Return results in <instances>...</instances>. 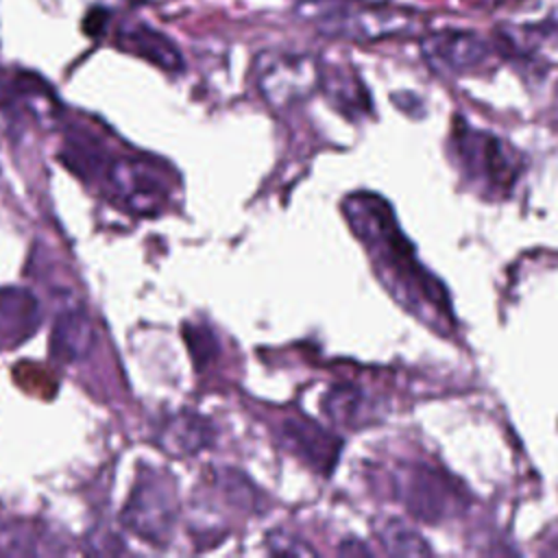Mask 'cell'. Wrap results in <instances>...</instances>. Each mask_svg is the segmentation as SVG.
Returning a JSON list of instances; mask_svg holds the SVG:
<instances>
[{"label":"cell","instance_id":"cell-3","mask_svg":"<svg viewBox=\"0 0 558 558\" xmlns=\"http://www.w3.org/2000/svg\"><path fill=\"white\" fill-rule=\"evenodd\" d=\"M320 78L323 65L312 54L266 50L255 59L257 89L275 109L307 100L320 87Z\"/></svg>","mask_w":558,"mask_h":558},{"label":"cell","instance_id":"cell-11","mask_svg":"<svg viewBox=\"0 0 558 558\" xmlns=\"http://www.w3.org/2000/svg\"><path fill=\"white\" fill-rule=\"evenodd\" d=\"M94 347V329L81 307L65 310L57 316L50 336V355L57 362H78Z\"/></svg>","mask_w":558,"mask_h":558},{"label":"cell","instance_id":"cell-4","mask_svg":"<svg viewBox=\"0 0 558 558\" xmlns=\"http://www.w3.org/2000/svg\"><path fill=\"white\" fill-rule=\"evenodd\" d=\"M105 183L111 198L135 216H155L168 201V179L146 159H111L105 168Z\"/></svg>","mask_w":558,"mask_h":558},{"label":"cell","instance_id":"cell-7","mask_svg":"<svg viewBox=\"0 0 558 558\" xmlns=\"http://www.w3.org/2000/svg\"><path fill=\"white\" fill-rule=\"evenodd\" d=\"M397 493L405 508L425 521H440L460 506L458 488L447 484V477L434 469L412 464L399 471Z\"/></svg>","mask_w":558,"mask_h":558},{"label":"cell","instance_id":"cell-10","mask_svg":"<svg viewBox=\"0 0 558 558\" xmlns=\"http://www.w3.org/2000/svg\"><path fill=\"white\" fill-rule=\"evenodd\" d=\"M286 445L299 453L310 466L316 471H329L340 451V440L327 434L323 427H318L314 421L307 416H288L283 418V429H281Z\"/></svg>","mask_w":558,"mask_h":558},{"label":"cell","instance_id":"cell-16","mask_svg":"<svg viewBox=\"0 0 558 558\" xmlns=\"http://www.w3.org/2000/svg\"><path fill=\"white\" fill-rule=\"evenodd\" d=\"M379 538H381L384 547L395 556H425L432 551L429 545L425 543V538L414 527H410L397 519H388L379 527Z\"/></svg>","mask_w":558,"mask_h":558},{"label":"cell","instance_id":"cell-18","mask_svg":"<svg viewBox=\"0 0 558 558\" xmlns=\"http://www.w3.org/2000/svg\"><path fill=\"white\" fill-rule=\"evenodd\" d=\"M183 336L187 340V347H190V353H192L196 366L203 368L216 355V340H214L211 331L205 329V327L185 325Z\"/></svg>","mask_w":558,"mask_h":558},{"label":"cell","instance_id":"cell-17","mask_svg":"<svg viewBox=\"0 0 558 558\" xmlns=\"http://www.w3.org/2000/svg\"><path fill=\"white\" fill-rule=\"evenodd\" d=\"M39 554V541L33 527L11 523L0 525V556H33Z\"/></svg>","mask_w":558,"mask_h":558},{"label":"cell","instance_id":"cell-14","mask_svg":"<svg viewBox=\"0 0 558 558\" xmlns=\"http://www.w3.org/2000/svg\"><path fill=\"white\" fill-rule=\"evenodd\" d=\"M39 320L37 299L24 288H0V325L28 333Z\"/></svg>","mask_w":558,"mask_h":558},{"label":"cell","instance_id":"cell-2","mask_svg":"<svg viewBox=\"0 0 558 558\" xmlns=\"http://www.w3.org/2000/svg\"><path fill=\"white\" fill-rule=\"evenodd\" d=\"M299 15L333 39L375 41L412 31L414 15L381 4H362L353 0H305Z\"/></svg>","mask_w":558,"mask_h":558},{"label":"cell","instance_id":"cell-6","mask_svg":"<svg viewBox=\"0 0 558 558\" xmlns=\"http://www.w3.org/2000/svg\"><path fill=\"white\" fill-rule=\"evenodd\" d=\"M460 157L471 177L493 192H508L519 177V159L499 137L464 129L458 137Z\"/></svg>","mask_w":558,"mask_h":558},{"label":"cell","instance_id":"cell-8","mask_svg":"<svg viewBox=\"0 0 558 558\" xmlns=\"http://www.w3.org/2000/svg\"><path fill=\"white\" fill-rule=\"evenodd\" d=\"M423 57L440 70L466 72L488 57V46L471 31H438L421 44Z\"/></svg>","mask_w":558,"mask_h":558},{"label":"cell","instance_id":"cell-13","mask_svg":"<svg viewBox=\"0 0 558 558\" xmlns=\"http://www.w3.org/2000/svg\"><path fill=\"white\" fill-rule=\"evenodd\" d=\"M371 405H373L371 399L353 386H336L323 399L325 414L331 421L347 425V427H362L368 421H373Z\"/></svg>","mask_w":558,"mask_h":558},{"label":"cell","instance_id":"cell-15","mask_svg":"<svg viewBox=\"0 0 558 558\" xmlns=\"http://www.w3.org/2000/svg\"><path fill=\"white\" fill-rule=\"evenodd\" d=\"M320 87L342 109H353L357 113L368 109V98H366V92H364L362 83L355 76L342 74L338 68L323 70Z\"/></svg>","mask_w":558,"mask_h":558},{"label":"cell","instance_id":"cell-9","mask_svg":"<svg viewBox=\"0 0 558 558\" xmlns=\"http://www.w3.org/2000/svg\"><path fill=\"white\" fill-rule=\"evenodd\" d=\"M113 44L166 72L183 70V57L179 48L159 31L144 22H122L113 28Z\"/></svg>","mask_w":558,"mask_h":558},{"label":"cell","instance_id":"cell-19","mask_svg":"<svg viewBox=\"0 0 558 558\" xmlns=\"http://www.w3.org/2000/svg\"><path fill=\"white\" fill-rule=\"evenodd\" d=\"M268 549L279 556H314L316 554L307 543H303L301 538L283 530L268 534Z\"/></svg>","mask_w":558,"mask_h":558},{"label":"cell","instance_id":"cell-1","mask_svg":"<svg viewBox=\"0 0 558 558\" xmlns=\"http://www.w3.org/2000/svg\"><path fill=\"white\" fill-rule=\"evenodd\" d=\"M342 209L355 235L373 251V257L390 270L395 290L403 288L410 296L423 299L436 312L451 314L447 292L418 266L410 242L399 231V225L384 198L373 194H353L342 203Z\"/></svg>","mask_w":558,"mask_h":558},{"label":"cell","instance_id":"cell-12","mask_svg":"<svg viewBox=\"0 0 558 558\" xmlns=\"http://www.w3.org/2000/svg\"><path fill=\"white\" fill-rule=\"evenodd\" d=\"M211 440V427L203 416L192 412H181L172 416L159 436V445L172 456H190L207 447Z\"/></svg>","mask_w":558,"mask_h":558},{"label":"cell","instance_id":"cell-5","mask_svg":"<svg viewBox=\"0 0 558 558\" xmlns=\"http://www.w3.org/2000/svg\"><path fill=\"white\" fill-rule=\"evenodd\" d=\"M126 530L153 545L170 538L177 519V499L170 484L155 473H146L133 486L120 514Z\"/></svg>","mask_w":558,"mask_h":558}]
</instances>
